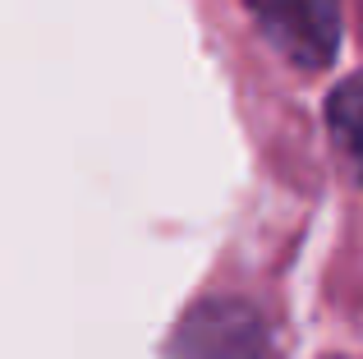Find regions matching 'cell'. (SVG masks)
<instances>
[{
  "mask_svg": "<svg viewBox=\"0 0 363 359\" xmlns=\"http://www.w3.org/2000/svg\"><path fill=\"white\" fill-rule=\"evenodd\" d=\"M327 120H331V134L336 143L345 148V157L354 162V171L363 175V74L345 79L327 101Z\"/></svg>",
  "mask_w": 363,
  "mask_h": 359,
  "instance_id": "3",
  "label": "cell"
},
{
  "mask_svg": "<svg viewBox=\"0 0 363 359\" xmlns=\"http://www.w3.org/2000/svg\"><path fill=\"white\" fill-rule=\"evenodd\" d=\"M267 42L299 70H327L340 46V0H244Z\"/></svg>",
  "mask_w": 363,
  "mask_h": 359,
  "instance_id": "1",
  "label": "cell"
},
{
  "mask_svg": "<svg viewBox=\"0 0 363 359\" xmlns=\"http://www.w3.org/2000/svg\"><path fill=\"white\" fill-rule=\"evenodd\" d=\"M175 359H257V318L240 304H203L179 327Z\"/></svg>",
  "mask_w": 363,
  "mask_h": 359,
  "instance_id": "2",
  "label": "cell"
}]
</instances>
